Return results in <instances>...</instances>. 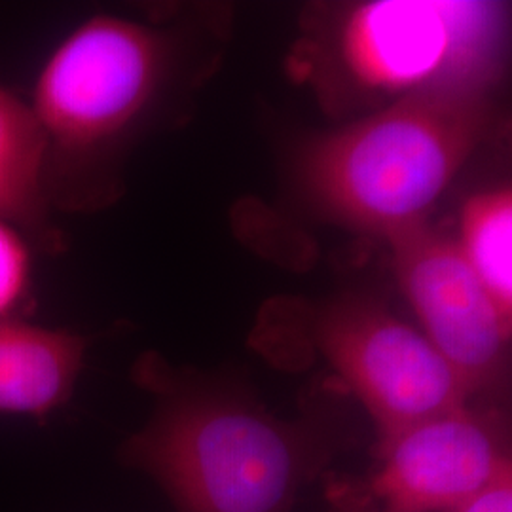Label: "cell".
I'll list each match as a JSON object with an SVG mask.
<instances>
[{
  "label": "cell",
  "mask_w": 512,
  "mask_h": 512,
  "mask_svg": "<svg viewBox=\"0 0 512 512\" xmlns=\"http://www.w3.org/2000/svg\"><path fill=\"white\" fill-rule=\"evenodd\" d=\"M135 382L154 397L124 461L147 473L177 512H294L338 444L321 421L285 420L245 389L145 355Z\"/></svg>",
  "instance_id": "cell-1"
},
{
  "label": "cell",
  "mask_w": 512,
  "mask_h": 512,
  "mask_svg": "<svg viewBox=\"0 0 512 512\" xmlns=\"http://www.w3.org/2000/svg\"><path fill=\"white\" fill-rule=\"evenodd\" d=\"M177 31L114 16L78 25L38 76L33 114L44 139L50 209L95 211L122 192V162L177 84Z\"/></svg>",
  "instance_id": "cell-2"
},
{
  "label": "cell",
  "mask_w": 512,
  "mask_h": 512,
  "mask_svg": "<svg viewBox=\"0 0 512 512\" xmlns=\"http://www.w3.org/2000/svg\"><path fill=\"white\" fill-rule=\"evenodd\" d=\"M488 129L484 90L408 95L313 141L302 184L329 219L389 239L427 222Z\"/></svg>",
  "instance_id": "cell-3"
},
{
  "label": "cell",
  "mask_w": 512,
  "mask_h": 512,
  "mask_svg": "<svg viewBox=\"0 0 512 512\" xmlns=\"http://www.w3.org/2000/svg\"><path fill=\"white\" fill-rule=\"evenodd\" d=\"M501 31L503 10L488 2L376 0L344 12L332 57L348 84L376 99L484 90Z\"/></svg>",
  "instance_id": "cell-4"
},
{
  "label": "cell",
  "mask_w": 512,
  "mask_h": 512,
  "mask_svg": "<svg viewBox=\"0 0 512 512\" xmlns=\"http://www.w3.org/2000/svg\"><path fill=\"white\" fill-rule=\"evenodd\" d=\"M311 342L365 406L376 439L414 421L475 403L420 329L384 304L348 296L319 313Z\"/></svg>",
  "instance_id": "cell-5"
},
{
  "label": "cell",
  "mask_w": 512,
  "mask_h": 512,
  "mask_svg": "<svg viewBox=\"0 0 512 512\" xmlns=\"http://www.w3.org/2000/svg\"><path fill=\"white\" fill-rule=\"evenodd\" d=\"M376 467L349 495L382 512H456L512 467L503 410L467 403L376 439Z\"/></svg>",
  "instance_id": "cell-6"
},
{
  "label": "cell",
  "mask_w": 512,
  "mask_h": 512,
  "mask_svg": "<svg viewBox=\"0 0 512 512\" xmlns=\"http://www.w3.org/2000/svg\"><path fill=\"white\" fill-rule=\"evenodd\" d=\"M421 334L458 374L473 401L488 399L509 372L512 321L495 306L456 239L429 222L387 239Z\"/></svg>",
  "instance_id": "cell-7"
},
{
  "label": "cell",
  "mask_w": 512,
  "mask_h": 512,
  "mask_svg": "<svg viewBox=\"0 0 512 512\" xmlns=\"http://www.w3.org/2000/svg\"><path fill=\"white\" fill-rule=\"evenodd\" d=\"M88 340L21 319L0 321V412L46 418L73 395Z\"/></svg>",
  "instance_id": "cell-8"
},
{
  "label": "cell",
  "mask_w": 512,
  "mask_h": 512,
  "mask_svg": "<svg viewBox=\"0 0 512 512\" xmlns=\"http://www.w3.org/2000/svg\"><path fill=\"white\" fill-rule=\"evenodd\" d=\"M44 139L33 109L0 88V219L44 253H59L63 236L50 222L42 188Z\"/></svg>",
  "instance_id": "cell-9"
},
{
  "label": "cell",
  "mask_w": 512,
  "mask_h": 512,
  "mask_svg": "<svg viewBox=\"0 0 512 512\" xmlns=\"http://www.w3.org/2000/svg\"><path fill=\"white\" fill-rule=\"evenodd\" d=\"M459 251L499 311L512 321V192H478L459 215Z\"/></svg>",
  "instance_id": "cell-10"
},
{
  "label": "cell",
  "mask_w": 512,
  "mask_h": 512,
  "mask_svg": "<svg viewBox=\"0 0 512 512\" xmlns=\"http://www.w3.org/2000/svg\"><path fill=\"white\" fill-rule=\"evenodd\" d=\"M29 241L0 219V321L19 319L31 304Z\"/></svg>",
  "instance_id": "cell-11"
},
{
  "label": "cell",
  "mask_w": 512,
  "mask_h": 512,
  "mask_svg": "<svg viewBox=\"0 0 512 512\" xmlns=\"http://www.w3.org/2000/svg\"><path fill=\"white\" fill-rule=\"evenodd\" d=\"M456 512H512V467L505 469Z\"/></svg>",
  "instance_id": "cell-12"
},
{
  "label": "cell",
  "mask_w": 512,
  "mask_h": 512,
  "mask_svg": "<svg viewBox=\"0 0 512 512\" xmlns=\"http://www.w3.org/2000/svg\"><path fill=\"white\" fill-rule=\"evenodd\" d=\"M342 492H338L336 488H334V492H332V497H334V503H336V507L338 509H342L344 512H382L378 511L376 507H372L370 503H365V501H359V499H355L353 495H349L340 484H336Z\"/></svg>",
  "instance_id": "cell-13"
}]
</instances>
